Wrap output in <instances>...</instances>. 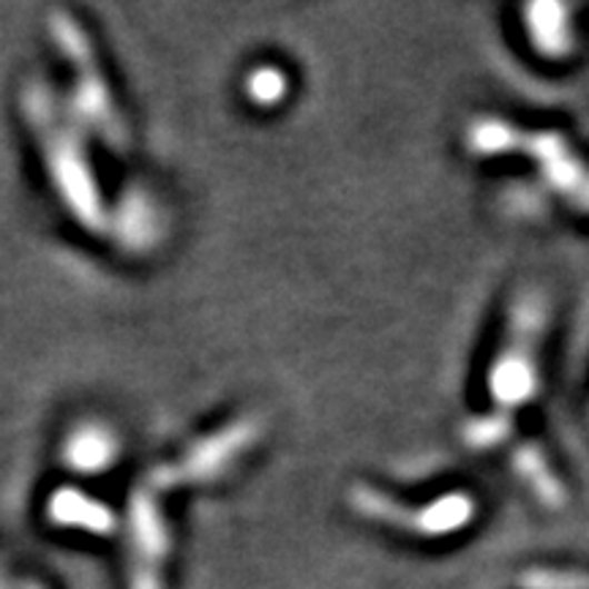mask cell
Wrapping results in <instances>:
<instances>
[{
    "instance_id": "2",
    "label": "cell",
    "mask_w": 589,
    "mask_h": 589,
    "mask_svg": "<svg viewBox=\"0 0 589 589\" xmlns=\"http://www.w3.org/2000/svg\"><path fill=\"white\" fill-rule=\"evenodd\" d=\"M472 156H527L549 189L579 213L587 210V170L579 150L557 129H521L502 118H475L465 137Z\"/></svg>"
},
{
    "instance_id": "1",
    "label": "cell",
    "mask_w": 589,
    "mask_h": 589,
    "mask_svg": "<svg viewBox=\"0 0 589 589\" xmlns=\"http://www.w3.org/2000/svg\"><path fill=\"white\" fill-rule=\"evenodd\" d=\"M551 322V300L540 287L519 290L510 300L502 339L489 360L486 390L495 415L513 420L540 390V352Z\"/></svg>"
},
{
    "instance_id": "8",
    "label": "cell",
    "mask_w": 589,
    "mask_h": 589,
    "mask_svg": "<svg viewBox=\"0 0 589 589\" xmlns=\"http://www.w3.org/2000/svg\"><path fill=\"white\" fill-rule=\"evenodd\" d=\"M118 453L120 440L112 435V429H107L104 423H96V420H88L80 429L71 431L69 448H66V461H69L74 470L96 475L116 467Z\"/></svg>"
},
{
    "instance_id": "3",
    "label": "cell",
    "mask_w": 589,
    "mask_h": 589,
    "mask_svg": "<svg viewBox=\"0 0 589 589\" xmlns=\"http://www.w3.org/2000/svg\"><path fill=\"white\" fill-rule=\"evenodd\" d=\"M262 429L266 426H262L260 415H238V418L186 442L170 459L150 465L137 480L161 497L172 495V491L194 489V486L219 483L227 472L236 470V465L249 450H254Z\"/></svg>"
},
{
    "instance_id": "6",
    "label": "cell",
    "mask_w": 589,
    "mask_h": 589,
    "mask_svg": "<svg viewBox=\"0 0 589 589\" xmlns=\"http://www.w3.org/2000/svg\"><path fill=\"white\" fill-rule=\"evenodd\" d=\"M347 502L358 516L369 521H380L393 530L420 535V538H437L465 530L478 513V500L470 491H445V495L426 500L420 505H407L399 497H390L388 491L369 483H355L347 491Z\"/></svg>"
},
{
    "instance_id": "4",
    "label": "cell",
    "mask_w": 589,
    "mask_h": 589,
    "mask_svg": "<svg viewBox=\"0 0 589 589\" xmlns=\"http://www.w3.org/2000/svg\"><path fill=\"white\" fill-rule=\"evenodd\" d=\"M39 131H47V153H50V172L56 180L60 200L69 213L86 227L88 232H107L112 224L110 208L104 202L99 178L86 148V134L71 120H63L50 96L39 101Z\"/></svg>"
},
{
    "instance_id": "10",
    "label": "cell",
    "mask_w": 589,
    "mask_h": 589,
    "mask_svg": "<svg viewBox=\"0 0 589 589\" xmlns=\"http://www.w3.org/2000/svg\"><path fill=\"white\" fill-rule=\"evenodd\" d=\"M287 86H290L287 74L281 69H276V66H260V69H254L246 77V93L260 107L279 104L287 96Z\"/></svg>"
},
{
    "instance_id": "5",
    "label": "cell",
    "mask_w": 589,
    "mask_h": 589,
    "mask_svg": "<svg viewBox=\"0 0 589 589\" xmlns=\"http://www.w3.org/2000/svg\"><path fill=\"white\" fill-rule=\"evenodd\" d=\"M56 39L60 52L74 66V104L86 120L88 134H96L104 146L123 150L129 146V129L86 28L71 14H58Z\"/></svg>"
},
{
    "instance_id": "9",
    "label": "cell",
    "mask_w": 589,
    "mask_h": 589,
    "mask_svg": "<svg viewBox=\"0 0 589 589\" xmlns=\"http://www.w3.org/2000/svg\"><path fill=\"white\" fill-rule=\"evenodd\" d=\"M513 467L519 478L525 480L527 489L538 497V502L549 505V508H560L565 502V486L555 467L549 465V456L540 445H521L513 453Z\"/></svg>"
},
{
    "instance_id": "7",
    "label": "cell",
    "mask_w": 589,
    "mask_h": 589,
    "mask_svg": "<svg viewBox=\"0 0 589 589\" xmlns=\"http://www.w3.org/2000/svg\"><path fill=\"white\" fill-rule=\"evenodd\" d=\"M521 14L527 17V33L535 50L546 58H568L573 52V22L570 9L562 3H532Z\"/></svg>"
}]
</instances>
